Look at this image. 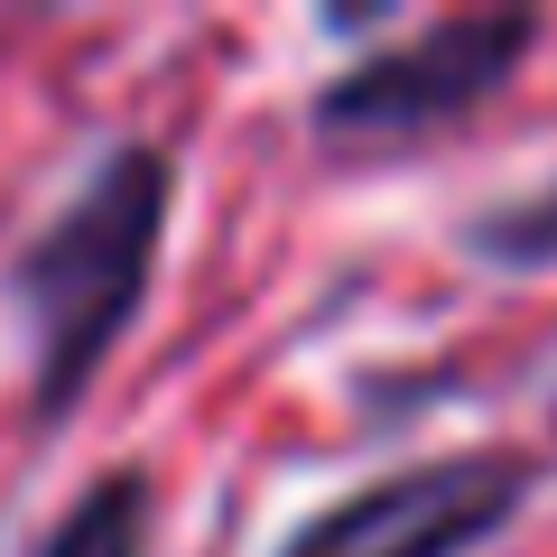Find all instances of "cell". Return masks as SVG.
<instances>
[{
    "label": "cell",
    "instance_id": "7a4b0ae2",
    "mask_svg": "<svg viewBox=\"0 0 557 557\" xmlns=\"http://www.w3.org/2000/svg\"><path fill=\"white\" fill-rule=\"evenodd\" d=\"M539 38H548L539 10H456V20H428L409 38L372 47L362 65H344L307 102V121H317L325 149H409V139H437L456 121H474L520 75V57Z\"/></svg>",
    "mask_w": 557,
    "mask_h": 557
},
{
    "label": "cell",
    "instance_id": "277c9868",
    "mask_svg": "<svg viewBox=\"0 0 557 557\" xmlns=\"http://www.w3.org/2000/svg\"><path fill=\"white\" fill-rule=\"evenodd\" d=\"M38 557H149V474L139 465L94 474L38 539Z\"/></svg>",
    "mask_w": 557,
    "mask_h": 557
},
{
    "label": "cell",
    "instance_id": "5b68a950",
    "mask_svg": "<svg viewBox=\"0 0 557 557\" xmlns=\"http://www.w3.org/2000/svg\"><path fill=\"white\" fill-rule=\"evenodd\" d=\"M465 260H483L502 278H557V177L474 205L465 214Z\"/></svg>",
    "mask_w": 557,
    "mask_h": 557
},
{
    "label": "cell",
    "instance_id": "3957f363",
    "mask_svg": "<svg viewBox=\"0 0 557 557\" xmlns=\"http://www.w3.org/2000/svg\"><path fill=\"white\" fill-rule=\"evenodd\" d=\"M530 456L520 446H456V456H418L391 474L354 483L344 502L307 511L278 557H474L530 502Z\"/></svg>",
    "mask_w": 557,
    "mask_h": 557
},
{
    "label": "cell",
    "instance_id": "6da1fadb",
    "mask_svg": "<svg viewBox=\"0 0 557 557\" xmlns=\"http://www.w3.org/2000/svg\"><path fill=\"white\" fill-rule=\"evenodd\" d=\"M168 214H177V159L149 139H112L75 177V196L20 242L10 317L28 344V418L38 428H65L84 409L112 344L139 325L168 251Z\"/></svg>",
    "mask_w": 557,
    "mask_h": 557
},
{
    "label": "cell",
    "instance_id": "8992f818",
    "mask_svg": "<svg viewBox=\"0 0 557 557\" xmlns=\"http://www.w3.org/2000/svg\"><path fill=\"white\" fill-rule=\"evenodd\" d=\"M548 428H557V399H548Z\"/></svg>",
    "mask_w": 557,
    "mask_h": 557
}]
</instances>
